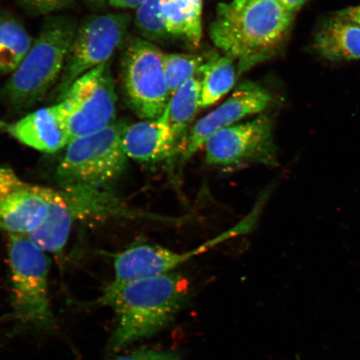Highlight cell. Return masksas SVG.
<instances>
[{
    "instance_id": "1",
    "label": "cell",
    "mask_w": 360,
    "mask_h": 360,
    "mask_svg": "<svg viewBox=\"0 0 360 360\" xmlns=\"http://www.w3.org/2000/svg\"><path fill=\"white\" fill-rule=\"evenodd\" d=\"M186 277L171 272L126 283L111 282L94 304L114 310L116 326L109 350L119 352L139 340L164 330L174 321L190 295Z\"/></svg>"
},
{
    "instance_id": "2",
    "label": "cell",
    "mask_w": 360,
    "mask_h": 360,
    "mask_svg": "<svg viewBox=\"0 0 360 360\" xmlns=\"http://www.w3.org/2000/svg\"><path fill=\"white\" fill-rule=\"evenodd\" d=\"M294 15L276 0H231L219 4L210 39L224 56L237 61L240 73L281 47Z\"/></svg>"
},
{
    "instance_id": "3",
    "label": "cell",
    "mask_w": 360,
    "mask_h": 360,
    "mask_svg": "<svg viewBox=\"0 0 360 360\" xmlns=\"http://www.w3.org/2000/svg\"><path fill=\"white\" fill-rule=\"evenodd\" d=\"M77 27L66 16L45 20L24 60L0 90L7 105L25 110L41 101L60 78Z\"/></svg>"
},
{
    "instance_id": "4",
    "label": "cell",
    "mask_w": 360,
    "mask_h": 360,
    "mask_svg": "<svg viewBox=\"0 0 360 360\" xmlns=\"http://www.w3.org/2000/svg\"><path fill=\"white\" fill-rule=\"evenodd\" d=\"M13 333L55 330L49 296V259L26 233H8Z\"/></svg>"
},
{
    "instance_id": "5",
    "label": "cell",
    "mask_w": 360,
    "mask_h": 360,
    "mask_svg": "<svg viewBox=\"0 0 360 360\" xmlns=\"http://www.w3.org/2000/svg\"><path fill=\"white\" fill-rule=\"evenodd\" d=\"M126 125L114 122L70 142L56 169L62 191L102 192L119 179L129 159L123 146Z\"/></svg>"
},
{
    "instance_id": "6",
    "label": "cell",
    "mask_w": 360,
    "mask_h": 360,
    "mask_svg": "<svg viewBox=\"0 0 360 360\" xmlns=\"http://www.w3.org/2000/svg\"><path fill=\"white\" fill-rule=\"evenodd\" d=\"M60 98L58 105L71 141L101 131L114 123L117 94L110 61L81 76Z\"/></svg>"
},
{
    "instance_id": "7",
    "label": "cell",
    "mask_w": 360,
    "mask_h": 360,
    "mask_svg": "<svg viewBox=\"0 0 360 360\" xmlns=\"http://www.w3.org/2000/svg\"><path fill=\"white\" fill-rule=\"evenodd\" d=\"M131 18L127 13L91 15L77 27L56 88L58 98L76 80L110 61L125 39Z\"/></svg>"
},
{
    "instance_id": "8",
    "label": "cell",
    "mask_w": 360,
    "mask_h": 360,
    "mask_svg": "<svg viewBox=\"0 0 360 360\" xmlns=\"http://www.w3.org/2000/svg\"><path fill=\"white\" fill-rule=\"evenodd\" d=\"M165 53L151 41L130 40L124 49L121 73L130 105L142 119L155 120L170 100L164 68Z\"/></svg>"
},
{
    "instance_id": "9",
    "label": "cell",
    "mask_w": 360,
    "mask_h": 360,
    "mask_svg": "<svg viewBox=\"0 0 360 360\" xmlns=\"http://www.w3.org/2000/svg\"><path fill=\"white\" fill-rule=\"evenodd\" d=\"M258 218L250 213L235 226L190 251L178 253L158 245H134L115 256V283H126L173 272L187 261L222 243L251 231Z\"/></svg>"
},
{
    "instance_id": "10",
    "label": "cell",
    "mask_w": 360,
    "mask_h": 360,
    "mask_svg": "<svg viewBox=\"0 0 360 360\" xmlns=\"http://www.w3.org/2000/svg\"><path fill=\"white\" fill-rule=\"evenodd\" d=\"M204 146L206 160L210 165H278L272 120L264 115L219 130L208 139Z\"/></svg>"
},
{
    "instance_id": "11",
    "label": "cell",
    "mask_w": 360,
    "mask_h": 360,
    "mask_svg": "<svg viewBox=\"0 0 360 360\" xmlns=\"http://www.w3.org/2000/svg\"><path fill=\"white\" fill-rule=\"evenodd\" d=\"M58 193L24 181L12 169L0 166V229L29 235L44 221Z\"/></svg>"
},
{
    "instance_id": "12",
    "label": "cell",
    "mask_w": 360,
    "mask_h": 360,
    "mask_svg": "<svg viewBox=\"0 0 360 360\" xmlns=\"http://www.w3.org/2000/svg\"><path fill=\"white\" fill-rule=\"evenodd\" d=\"M273 98L266 89L254 83L240 85L228 100L210 114L202 117L188 132L181 161L195 154L210 136L238 121L267 109Z\"/></svg>"
},
{
    "instance_id": "13",
    "label": "cell",
    "mask_w": 360,
    "mask_h": 360,
    "mask_svg": "<svg viewBox=\"0 0 360 360\" xmlns=\"http://www.w3.org/2000/svg\"><path fill=\"white\" fill-rule=\"evenodd\" d=\"M123 146L129 159L143 163H157L183 154L179 141L166 119L165 112L155 120L126 125Z\"/></svg>"
},
{
    "instance_id": "14",
    "label": "cell",
    "mask_w": 360,
    "mask_h": 360,
    "mask_svg": "<svg viewBox=\"0 0 360 360\" xmlns=\"http://www.w3.org/2000/svg\"><path fill=\"white\" fill-rule=\"evenodd\" d=\"M7 131L25 146L46 154L60 151L71 141L58 103L31 112L8 125Z\"/></svg>"
},
{
    "instance_id": "15",
    "label": "cell",
    "mask_w": 360,
    "mask_h": 360,
    "mask_svg": "<svg viewBox=\"0 0 360 360\" xmlns=\"http://www.w3.org/2000/svg\"><path fill=\"white\" fill-rule=\"evenodd\" d=\"M314 48L328 60H360V25L335 15L319 27Z\"/></svg>"
},
{
    "instance_id": "16",
    "label": "cell",
    "mask_w": 360,
    "mask_h": 360,
    "mask_svg": "<svg viewBox=\"0 0 360 360\" xmlns=\"http://www.w3.org/2000/svg\"><path fill=\"white\" fill-rule=\"evenodd\" d=\"M75 219L64 193L58 191L46 217L29 236L45 252L60 255L65 249Z\"/></svg>"
},
{
    "instance_id": "17",
    "label": "cell",
    "mask_w": 360,
    "mask_h": 360,
    "mask_svg": "<svg viewBox=\"0 0 360 360\" xmlns=\"http://www.w3.org/2000/svg\"><path fill=\"white\" fill-rule=\"evenodd\" d=\"M200 96L201 79L197 73L171 96L164 112L170 127L184 147L188 129L200 108Z\"/></svg>"
},
{
    "instance_id": "18",
    "label": "cell",
    "mask_w": 360,
    "mask_h": 360,
    "mask_svg": "<svg viewBox=\"0 0 360 360\" xmlns=\"http://www.w3.org/2000/svg\"><path fill=\"white\" fill-rule=\"evenodd\" d=\"M202 0H163L162 11L169 35L199 46L202 38Z\"/></svg>"
},
{
    "instance_id": "19",
    "label": "cell",
    "mask_w": 360,
    "mask_h": 360,
    "mask_svg": "<svg viewBox=\"0 0 360 360\" xmlns=\"http://www.w3.org/2000/svg\"><path fill=\"white\" fill-rule=\"evenodd\" d=\"M34 39L11 15H0V73L12 74L32 46Z\"/></svg>"
},
{
    "instance_id": "20",
    "label": "cell",
    "mask_w": 360,
    "mask_h": 360,
    "mask_svg": "<svg viewBox=\"0 0 360 360\" xmlns=\"http://www.w3.org/2000/svg\"><path fill=\"white\" fill-rule=\"evenodd\" d=\"M198 74L201 79L200 107H210L231 91L235 85V60L226 56H214L201 66Z\"/></svg>"
},
{
    "instance_id": "21",
    "label": "cell",
    "mask_w": 360,
    "mask_h": 360,
    "mask_svg": "<svg viewBox=\"0 0 360 360\" xmlns=\"http://www.w3.org/2000/svg\"><path fill=\"white\" fill-rule=\"evenodd\" d=\"M207 61L208 60L199 55L165 53V74L170 96L186 81L195 76Z\"/></svg>"
},
{
    "instance_id": "22",
    "label": "cell",
    "mask_w": 360,
    "mask_h": 360,
    "mask_svg": "<svg viewBox=\"0 0 360 360\" xmlns=\"http://www.w3.org/2000/svg\"><path fill=\"white\" fill-rule=\"evenodd\" d=\"M163 0H143L136 8L135 22L141 32L150 40H160L167 38L163 11Z\"/></svg>"
},
{
    "instance_id": "23",
    "label": "cell",
    "mask_w": 360,
    "mask_h": 360,
    "mask_svg": "<svg viewBox=\"0 0 360 360\" xmlns=\"http://www.w3.org/2000/svg\"><path fill=\"white\" fill-rule=\"evenodd\" d=\"M115 360H181V355L174 350L143 349L121 355Z\"/></svg>"
},
{
    "instance_id": "24",
    "label": "cell",
    "mask_w": 360,
    "mask_h": 360,
    "mask_svg": "<svg viewBox=\"0 0 360 360\" xmlns=\"http://www.w3.org/2000/svg\"><path fill=\"white\" fill-rule=\"evenodd\" d=\"M25 6L40 15H49L70 7L75 0H19Z\"/></svg>"
},
{
    "instance_id": "25",
    "label": "cell",
    "mask_w": 360,
    "mask_h": 360,
    "mask_svg": "<svg viewBox=\"0 0 360 360\" xmlns=\"http://www.w3.org/2000/svg\"><path fill=\"white\" fill-rule=\"evenodd\" d=\"M143 0H108V4L112 7L121 10H136Z\"/></svg>"
},
{
    "instance_id": "26",
    "label": "cell",
    "mask_w": 360,
    "mask_h": 360,
    "mask_svg": "<svg viewBox=\"0 0 360 360\" xmlns=\"http://www.w3.org/2000/svg\"><path fill=\"white\" fill-rule=\"evenodd\" d=\"M335 15L344 18V19L356 22V24L360 25V6L344 8V10L337 12Z\"/></svg>"
},
{
    "instance_id": "27",
    "label": "cell",
    "mask_w": 360,
    "mask_h": 360,
    "mask_svg": "<svg viewBox=\"0 0 360 360\" xmlns=\"http://www.w3.org/2000/svg\"><path fill=\"white\" fill-rule=\"evenodd\" d=\"M276 1L280 3L281 6L287 8L288 11L295 13L304 6V4L307 2L308 0H276Z\"/></svg>"
},
{
    "instance_id": "28",
    "label": "cell",
    "mask_w": 360,
    "mask_h": 360,
    "mask_svg": "<svg viewBox=\"0 0 360 360\" xmlns=\"http://www.w3.org/2000/svg\"><path fill=\"white\" fill-rule=\"evenodd\" d=\"M84 1L96 8L105 6V4L108 3V0H84Z\"/></svg>"
},
{
    "instance_id": "29",
    "label": "cell",
    "mask_w": 360,
    "mask_h": 360,
    "mask_svg": "<svg viewBox=\"0 0 360 360\" xmlns=\"http://www.w3.org/2000/svg\"><path fill=\"white\" fill-rule=\"evenodd\" d=\"M8 125L6 123L3 122V121L0 120V131H2V130H7Z\"/></svg>"
}]
</instances>
